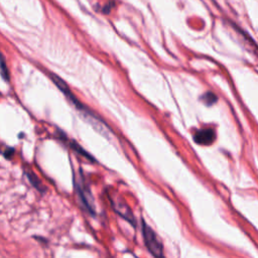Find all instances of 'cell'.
I'll list each match as a JSON object with an SVG mask.
<instances>
[{"instance_id": "obj_1", "label": "cell", "mask_w": 258, "mask_h": 258, "mask_svg": "<svg viewBox=\"0 0 258 258\" xmlns=\"http://www.w3.org/2000/svg\"><path fill=\"white\" fill-rule=\"evenodd\" d=\"M142 235L144 239V244L148 251L156 257L163 256V247L158 237L154 233V231L144 222L142 221Z\"/></svg>"}, {"instance_id": "obj_2", "label": "cell", "mask_w": 258, "mask_h": 258, "mask_svg": "<svg viewBox=\"0 0 258 258\" xmlns=\"http://www.w3.org/2000/svg\"><path fill=\"white\" fill-rule=\"evenodd\" d=\"M216 139V133L212 128L197 130L194 134V140L200 145H211Z\"/></svg>"}, {"instance_id": "obj_3", "label": "cell", "mask_w": 258, "mask_h": 258, "mask_svg": "<svg viewBox=\"0 0 258 258\" xmlns=\"http://www.w3.org/2000/svg\"><path fill=\"white\" fill-rule=\"evenodd\" d=\"M111 201H112V206H113L115 212L118 213L123 219H125L128 222H130L133 225H135L134 217H133L130 209L124 203H122V202H116L115 200H111Z\"/></svg>"}, {"instance_id": "obj_4", "label": "cell", "mask_w": 258, "mask_h": 258, "mask_svg": "<svg viewBox=\"0 0 258 258\" xmlns=\"http://www.w3.org/2000/svg\"><path fill=\"white\" fill-rule=\"evenodd\" d=\"M201 100H202L206 105L211 106V105H213V104H215V103L217 102L218 98H217V96H216L214 93H212V92H207L206 94H204V95L202 96Z\"/></svg>"}, {"instance_id": "obj_5", "label": "cell", "mask_w": 258, "mask_h": 258, "mask_svg": "<svg viewBox=\"0 0 258 258\" xmlns=\"http://www.w3.org/2000/svg\"><path fill=\"white\" fill-rule=\"evenodd\" d=\"M26 175H27V177H28V179H29V181L31 182V184L34 186V187H36L38 190H41V182L37 179V177L33 174V173H29V172H27L26 173Z\"/></svg>"}, {"instance_id": "obj_6", "label": "cell", "mask_w": 258, "mask_h": 258, "mask_svg": "<svg viewBox=\"0 0 258 258\" xmlns=\"http://www.w3.org/2000/svg\"><path fill=\"white\" fill-rule=\"evenodd\" d=\"M1 77L4 81H9V75H8V70L6 68V63H5V59L4 56H2L1 58Z\"/></svg>"}]
</instances>
